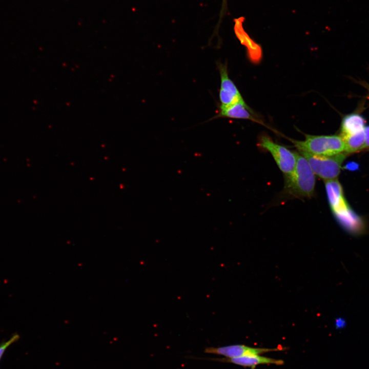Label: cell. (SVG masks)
Returning <instances> with one entry per match:
<instances>
[{
    "mask_svg": "<svg viewBox=\"0 0 369 369\" xmlns=\"http://www.w3.org/2000/svg\"><path fill=\"white\" fill-rule=\"evenodd\" d=\"M259 146L272 154L278 167L285 175L293 172L297 161V153L292 152L286 148L275 143L267 135H262L260 137Z\"/></svg>",
    "mask_w": 369,
    "mask_h": 369,
    "instance_id": "obj_4",
    "label": "cell"
},
{
    "mask_svg": "<svg viewBox=\"0 0 369 369\" xmlns=\"http://www.w3.org/2000/svg\"><path fill=\"white\" fill-rule=\"evenodd\" d=\"M300 152L320 156H333L345 151L341 136L306 135L304 140H293Z\"/></svg>",
    "mask_w": 369,
    "mask_h": 369,
    "instance_id": "obj_2",
    "label": "cell"
},
{
    "mask_svg": "<svg viewBox=\"0 0 369 369\" xmlns=\"http://www.w3.org/2000/svg\"><path fill=\"white\" fill-rule=\"evenodd\" d=\"M345 144V152H356L365 148V136L364 130L353 135L342 137Z\"/></svg>",
    "mask_w": 369,
    "mask_h": 369,
    "instance_id": "obj_12",
    "label": "cell"
},
{
    "mask_svg": "<svg viewBox=\"0 0 369 369\" xmlns=\"http://www.w3.org/2000/svg\"><path fill=\"white\" fill-rule=\"evenodd\" d=\"M282 350H284V349L280 348H257L242 344H234L217 347H207L204 350V353L222 356L224 358H231L251 355H261L271 352Z\"/></svg>",
    "mask_w": 369,
    "mask_h": 369,
    "instance_id": "obj_6",
    "label": "cell"
},
{
    "mask_svg": "<svg viewBox=\"0 0 369 369\" xmlns=\"http://www.w3.org/2000/svg\"><path fill=\"white\" fill-rule=\"evenodd\" d=\"M309 162L314 173L327 181L335 179L340 174L345 157L343 153L333 156H320L300 152Z\"/></svg>",
    "mask_w": 369,
    "mask_h": 369,
    "instance_id": "obj_3",
    "label": "cell"
},
{
    "mask_svg": "<svg viewBox=\"0 0 369 369\" xmlns=\"http://www.w3.org/2000/svg\"><path fill=\"white\" fill-rule=\"evenodd\" d=\"M336 327L337 329H341L344 327L345 325L344 321L341 319H338L335 322Z\"/></svg>",
    "mask_w": 369,
    "mask_h": 369,
    "instance_id": "obj_16",
    "label": "cell"
},
{
    "mask_svg": "<svg viewBox=\"0 0 369 369\" xmlns=\"http://www.w3.org/2000/svg\"><path fill=\"white\" fill-rule=\"evenodd\" d=\"M315 174L305 158L297 153V161L293 172L285 175L284 189L295 197H311L315 187Z\"/></svg>",
    "mask_w": 369,
    "mask_h": 369,
    "instance_id": "obj_1",
    "label": "cell"
},
{
    "mask_svg": "<svg viewBox=\"0 0 369 369\" xmlns=\"http://www.w3.org/2000/svg\"><path fill=\"white\" fill-rule=\"evenodd\" d=\"M365 141V148L369 147V126L364 128V129Z\"/></svg>",
    "mask_w": 369,
    "mask_h": 369,
    "instance_id": "obj_15",
    "label": "cell"
},
{
    "mask_svg": "<svg viewBox=\"0 0 369 369\" xmlns=\"http://www.w3.org/2000/svg\"><path fill=\"white\" fill-rule=\"evenodd\" d=\"M209 360L222 362H229L243 367L254 369L256 366L260 364L283 365L284 361L281 359H276L261 356V355H251L239 357L227 358H209Z\"/></svg>",
    "mask_w": 369,
    "mask_h": 369,
    "instance_id": "obj_8",
    "label": "cell"
},
{
    "mask_svg": "<svg viewBox=\"0 0 369 369\" xmlns=\"http://www.w3.org/2000/svg\"><path fill=\"white\" fill-rule=\"evenodd\" d=\"M364 118L357 114H351L345 116L341 123L342 137L356 134L364 129Z\"/></svg>",
    "mask_w": 369,
    "mask_h": 369,
    "instance_id": "obj_11",
    "label": "cell"
},
{
    "mask_svg": "<svg viewBox=\"0 0 369 369\" xmlns=\"http://www.w3.org/2000/svg\"><path fill=\"white\" fill-rule=\"evenodd\" d=\"M250 108L243 99L227 107L219 106V111L213 118L227 117L255 120V118Z\"/></svg>",
    "mask_w": 369,
    "mask_h": 369,
    "instance_id": "obj_9",
    "label": "cell"
},
{
    "mask_svg": "<svg viewBox=\"0 0 369 369\" xmlns=\"http://www.w3.org/2000/svg\"><path fill=\"white\" fill-rule=\"evenodd\" d=\"M325 186L329 204L334 214L350 208L344 198L342 188L337 180L325 181Z\"/></svg>",
    "mask_w": 369,
    "mask_h": 369,
    "instance_id": "obj_7",
    "label": "cell"
},
{
    "mask_svg": "<svg viewBox=\"0 0 369 369\" xmlns=\"http://www.w3.org/2000/svg\"><path fill=\"white\" fill-rule=\"evenodd\" d=\"M335 215L340 224L349 232L357 234L363 231L364 225L361 219L350 208Z\"/></svg>",
    "mask_w": 369,
    "mask_h": 369,
    "instance_id": "obj_10",
    "label": "cell"
},
{
    "mask_svg": "<svg viewBox=\"0 0 369 369\" xmlns=\"http://www.w3.org/2000/svg\"><path fill=\"white\" fill-rule=\"evenodd\" d=\"M228 10V0H222L221 10L219 13V18L217 26L221 23L223 17L226 15Z\"/></svg>",
    "mask_w": 369,
    "mask_h": 369,
    "instance_id": "obj_14",
    "label": "cell"
},
{
    "mask_svg": "<svg viewBox=\"0 0 369 369\" xmlns=\"http://www.w3.org/2000/svg\"><path fill=\"white\" fill-rule=\"evenodd\" d=\"M19 339V335L14 334L8 340L0 344V360L7 348L12 344L17 341Z\"/></svg>",
    "mask_w": 369,
    "mask_h": 369,
    "instance_id": "obj_13",
    "label": "cell"
},
{
    "mask_svg": "<svg viewBox=\"0 0 369 369\" xmlns=\"http://www.w3.org/2000/svg\"><path fill=\"white\" fill-rule=\"evenodd\" d=\"M217 65L220 76V106L227 107L243 100L238 88L229 76L227 64L218 62Z\"/></svg>",
    "mask_w": 369,
    "mask_h": 369,
    "instance_id": "obj_5",
    "label": "cell"
}]
</instances>
